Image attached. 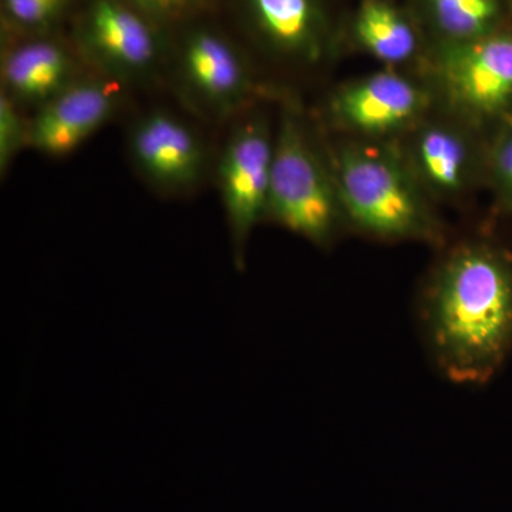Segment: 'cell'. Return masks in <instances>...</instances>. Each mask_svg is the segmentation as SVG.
<instances>
[{"mask_svg":"<svg viewBox=\"0 0 512 512\" xmlns=\"http://www.w3.org/2000/svg\"><path fill=\"white\" fill-rule=\"evenodd\" d=\"M429 83L447 116L477 128L512 114V33L440 43L430 57Z\"/></svg>","mask_w":512,"mask_h":512,"instance_id":"obj_4","label":"cell"},{"mask_svg":"<svg viewBox=\"0 0 512 512\" xmlns=\"http://www.w3.org/2000/svg\"><path fill=\"white\" fill-rule=\"evenodd\" d=\"M67 2L69 0H3V8L13 22L37 28L59 18Z\"/></svg>","mask_w":512,"mask_h":512,"instance_id":"obj_18","label":"cell"},{"mask_svg":"<svg viewBox=\"0 0 512 512\" xmlns=\"http://www.w3.org/2000/svg\"><path fill=\"white\" fill-rule=\"evenodd\" d=\"M19 104L2 92L0 96V170L10 164L25 147H29V120L19 111Z\"/></svg>","mask_w":512,"mask_h":512,"instance_id":"obj_17","label":"cell"},{"mask_svg":"<svg viewBox=\"0 0 512 512\" xmlns=\"http://www.w3.org/2000/svg\"><path fill=\"white\" fill-rule=\"evenodd\" d=\"M133 8L154 23L173 22L190 15L208 0H127Z\"/></svg>","mask_w":512,"mask_h":512,"instance_id":"obj_19","label":"cell"},{"mask_svg":"<svg viewBox=\"0 0 512 512\" xmlns=\"http://www.w3.org/2000/svg\"><path fill=\"white\" fill-rule=\"evenodd\" d=\"M177 73L188 99L215 119L245 109L256 93L248 64L235 47L210 30H197L184 40Z\"/></svg>","mask_w":512,"mask_h":512,"instance_id":"obj_9","label":"cell"},{"mask_svg":"<svg viewBox=\"0 0 512 512\" xmlns=\"http://www.w3.org/2000/svg\"><path fill=\"white\" fill-rule=\"evenodd\" d=\"M117 101L111 80L80 77L37 107L29 120V147L50 157L73 153L111 119Z\"/></svg>","mask_w":512,"mask_h":512,"instance_id":"obj_10","label":"cell"},{"mask_svg":"<svg viewBox=\"0 0 512 512\" xmlns=\"http://www.w3.org/2000/svg\"><path fill=\"white\" fill-rule=\"evenodd\" d=\"M404 136L407 143L400 150L431 200L461 197L485 168L476 128L447 114L426 117Z\"/></svg>","mask_w":512,"mask_h":512,"instance_id":"obj_8","label":"cell"},{"mask_svg":"<svg viewBox=\"0 0 512 512\" xmlns=\"http://www.w3.org/2000/svg\"><path fill=\"white\" fill-rule=\"evenodd\" d=\"M275 134L264 117H251L232 131L218 164V184L237 262L251 232L266 220Z\"/></svg>","mask_w":512,"mask_h":512,"instance_id":"obj_6","label":"cell"},{"mask_svg":"<svg viewBox=\"0 0 512 512\" xmlns=\"http://www.w3.org/2000/svg\"><path fill=\"white\" fill-rule=\"evenodd\" d=\"M357 45L366 53L396 69L419 55V33L403 12L386 0H365L353 22Z\"/></svg>","mask_w":512,"mask_h":512,"instance_id":"obj_14","label":"cell"},{"mask_svg":"<svg viewBox=\"0 0 512 512\" xmlns=\"http://www.w3.org/2000/svg\"><path fill=\"white\" fill-rule=\"evenodd\" d=\"M434 104L426 80L386 69L342 84L330 94L326 110L340 130L359 140L384 141L409 133L429 117Z\"/></svg>","mask_w":512,"mask_h":512,"instance_id":"obj_5","label":"cell"},{"mask_svg":"<svg viewBox=\"0 0 512 512\" xmlns=\"http://www.w3.org/2000/svg\"><path fill=\"white\" fill-rule=\"evenodd\" d=\"M329 160L345 224L383 241L443 245V225L400 148L350 140Z\"/></svg>","mask_w":512,"mask_h":512,"instance_id":"obj_2","label":"cell"},{"mask_svg":"<svg viewBox=\"0 0 512 512\" xmlns=\"http://www.w3.org/2000/svg\"><path fill=\"white\" fill-rule=\"evenodd\" d=\"M266 220L320 248L330 247L345 224L330 160L292 104L282 111L275 134Z\"/></svg>","mask_w":512,"mask_h":512,"instance_id":"obj_3","label":"cell"},{"mask_svg":"<svg viewBox=\"0 0 512 512\" xmlns=\"http://www.w3.org/2000/svg\"><path fill=\"white\" fill-rule=\"evenodd\" d=\"M153 23L127 0H96L80 32L84 55L111 82L148 79L161 57Z\"/></svg>","mask_w":512,"mask_h":512,"instance_id":"obj_7","label":"cell"},{"mask_svg":"<svg viewBox=\"0 0 512 512\" xmlns=\"http://www.w3.org/2000/svg\"><path fill=\"white\" fill-rule=\"evenodd\" d=\"M80 77L70 53L49 40L16 47L2 64L3 93L18 104L43 106Z\"/></svg>","mask_w":512,"mask_h":512,"instance_id":"obj_12","label":"cell"},{"mask_svg":"<svg viewBox=\"0 0 512 512\" xmlns=\"http://www.w3.org/2000/svg\"><path fill=\"white\" fill-rule=\"evenodd\" d=\"M441 43H461L491 35L500 6L497 0H421Z\"/></svg>","mask_w":512,"mask_h":512,"instance_id":"obj_15","label":"cell"},{"mask_svg":"<svg viewBox=\"0 0 512 512\" xmlns=\"http://www.w3.org/2000/svg\"><path fill=\"white\" fill-rule=\"evenodd\" d=\"M130 153L148 181L164 190H187L205 170V147L187 123L168 111H150L131 128Z\"/></svg>","mask_w":512,"mask_h":512,"instance_id":"obj_11","label":"cell"},{"mask_svg":"<svg viewBox=\"0 0 512 512\" xmlns=\"http://www.w3.org/2000/svg\"><path fill=\"white\" fill-rule=\"evenodd\" d=\"M256 28L282 55L318 62L325 50V20L318 0H247Z\"/></svg>","mask_w":512,"mask_h":512,"instance_id":"obj_13","label":"cell"},{"mask_svg":"<svg viewBox=\"0 0 512 512\" xmlns=\"http://www.w3.org/2000/svg\"><path fill=\"white\" fill-rule=\"evenodd\" d=\"M421 342L441 376L480 386L512 353V255L464 238L433 266L417 301Z\"/></svg>","mask_w":512,"mask_h":512,"instance_id":"obj_1","label":"cell"},{"mask_svg":"<svg viewBox=\"0 0 512 512\" xmlns=\"http://www.w3.org/2000/svg\"><path fill=\"white\" fill-rule=\"evenodd\" d=\"M485 171L498 201L512 212V121L498 131L485 153Z\"/></svg>","mask_w":512,"mask_h":512,"instance_id":"obj_16","label":"cell"}]
</instances>
